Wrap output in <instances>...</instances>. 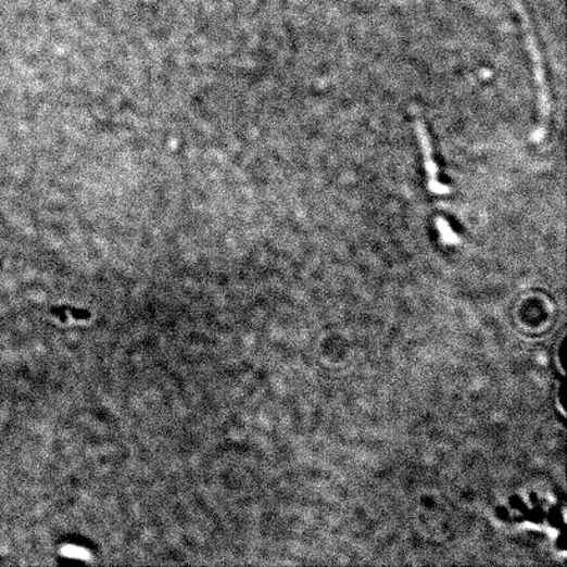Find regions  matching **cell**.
Wrapping results in <instances>:
<instances>
[{"instance_id": "1", "label": "cell", "mask_w": 567, "mask_h": 567, "mask_svg": "<svg viewBox=\"0 0 567 567\" xmlns=\"http://www.w3.org/2000/svg\"><path fill=\"white\" fill-rule=\"evenodd\" d=\"M518 12L521 20V28L525 32L526 45H528V52L533 65V75L537 88V105H539L540 113V125L534 131L533 140H541L544 138L546 125H549L551 115V98L549 84H546L545 68L543 62V55L539 42H537L533 25H531L530 18L526 10L518 3Z\"/></svg>"}, {"instance_id": "2", "label": "cell", "mask_w": 567, "mask_h": 567, "mask_svg": "<svg viewBox=\"0 0 567 567\" xmlns=\"http://www.w3.org/2000/svg\"><path fill=\"white\" fill-rule=\"evenodd\" d=\"M414 129L417 134L419 149H421L425 175H427V187L430 194L449 196L452 189L443 185L439 177V166L434 161L432 139H430L427 125L418 111H414Z\"/></svg>"}]
</instances>
